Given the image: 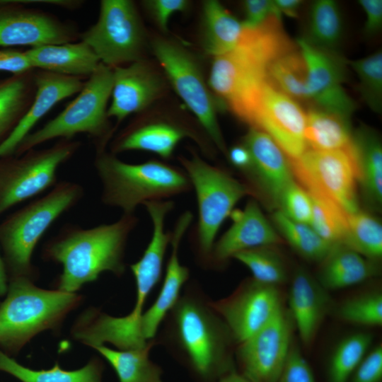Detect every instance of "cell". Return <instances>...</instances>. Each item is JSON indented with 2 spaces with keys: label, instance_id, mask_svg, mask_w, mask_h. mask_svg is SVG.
<instances>
[{
  "label": "cell",
  "instance_id": "obj_1",
  "mask_svg": "<svg viewBox=\"0 0 382 382\" xmlns=\"http://www.w3.org/2000/svg\"><path fill=\"white\" fill-rule=\"evenodd\" d=\"M297 48L282 18L272 16L255 28L245 27L234 49L213 57L208 86L221 104L248 124L270 65Z\"/></svg>",
  "mask_w": 382,
  "mask_h": 382
},
{
  "label": "cell",
  "instance_id": "obj_10",
  "mask_svg": "<svg viewBox=\"0 0 382 382\" xmlns=\"http://www.w3.org/2000/svg\"><path fill=\"white\" fill-rule=\"evenodd\" d=\"M81 146L79 141L59 139L51 146L32 149L16 158H1L0 214L54 187L58 168Z\"/></svg>",
  "mask_w": 382,
  "mask_h": 382
},
{
  "label": "cell",
  "instance_id": "obj_51",
  "mask_svg": "<svg viewBox=\"0 0 382 382\" xmlns=\"http://www.w3.org/2000/svg\"><path fill=\"white\" fill-rule=\"evenodd\" d=\"M218 382H250L241 375L236 369H234L222 376Z\"/></svg>",
  "mask_w": 382,
  "mask_h": 382
},
{
  "label": "cell",
  "instance_id": "obj_46",
  "mask_svg": "<svg viewBox=\"0 0 382 382\" xmlns=\"http://www.w3.org/2000/svg\"><path fill=\"white\" fill-rule=\"evenodd\" d=\"M243 8L245 19L242 21L247 28H255L272 16L282 18L274 1L246 0L243 3Z\"/></svg>",
  "mask_w": 382,
  "mask_h": 382
},
{
  "label": "cell",
  "instance_id": "obj_12",
  "mask_svg": "<svg viewBox=\"0 0 382 382\" xmlns=\"http://www.w3.org/2000/svg\"><path fill=\"white\" fill-rule=\"evenodd\" d=\"M151 45L154 54L176 93L197 117L217 148L226 153L217 120L219 101L204 81L197 59L180 44L165 38H155Z\"/></svg>",
  "mask_w": 382,
  "mask_h": 382
},
{
  "label": "cell",
  "instance_id": "obj_48",
  "mask_svg": "<svg viewBox=\"0 0 382 382\" xmlns=\"http://www.w3.org/2000/svg\"><path fill=\"white\" fill-rule=\"evenodd\" d=\"M359 4L366 14L364 33L367 35L376 34L382 25V1L360 0Z\"/></svg>",
  "mask_w": 382,
  "mask_h": 382
},
{
  "label": "cell",
  "instance_id": "obj_24",
  "mask_svg": "<svg viewBox=\"0 0 382 382\" xmlns=\"http://www.w3.org/2000/svg\"><path fill=\"white\" fill-rule=\"evenodd\" d=\"M25 53L34 69L81 79L90 76L100 63L93 50L80 40L30 47Z\"/></svg>",
  "mask_w": 382,
  "mask_h": 382
},
{
  "label": "cell",
  "instance_id": "obj_39",
  "mask_svg": "<svg viewBox=\"0 0 382 382\" xmlns=\"http://www.w3.org/2000/svg\"><path fill=\"white\" fill-rule=\"evenodd\" d=\"M310 197L312 216L309 226L328 242L341 244L347 232L349 214L330 202Z\"/></svg>",
  "mask_w": 382,
  "mask_h": 382
},
{
  "label": "cell",
  "instance_id": "obj_19",
  "mask_svg": "<svg viewBox=\"0 0 382 382\" xmlns=\"http://www.w3.org/2000/svg\"><path fill=\"white\" fill-rule=\"evenodd\" d=\"M112 69V100L108 116L118 124L129 115L144 110L163 92L162 80L144 59Z\"/></svg>",
  "mask_w": 382,
  "mask_h": 382
},
{
  "label": "cell",
  "instance_id": "obj_13",
  "mask_svg": "<svg viewBox=\"0 0 382 382\" xmlns=\"http://www.w3.org/2000/svg\"><path fill=\"white\" fill-rule=\"evenodd\" d=\"M294 322L283 306L235 351L238 371L250 382H277L293 342Z\"/></svg>",
  "mask_w": 382,
  "mask_h": 382
},
{
  "label": "cell",
  "instance_id": "obj_31",
  "mask_svg": "<svg viewBox=\"0 0 382 382\" xmlns=\"http://www.w3.org/2000/svg\"><path fill=\"white\" fill-rule=\"evenodd\" d=\"M155 342L154 340L145 347L132 349L115 350L103 345L93 348L112 366L120 382H163L161 367L149 358Z\"/></svg>",
  "mask_w": 382,
  "mask_h": 382
},
{
  "label": "cell",
  "instance_id": "obj_33",
  "mask_svg": "<svg viewBox=\"0 0 382 382\" xmlns=\"http://www.w3.org/2000/svg\"><path fill=\"white\" fill-rule=\"evenodd\" d=\"M305 59L299 49L276 59L270 66L268 81L294 100H310Z\"/></svg>",
  "mask_w": 382,
  "mask_h": 382
},
{
  "label": "cell",
  "instance_id": "obj_3",
  "mask_svg": "<svg viewBox=\"0 0 382 382\" xmlns=\"http://www.w3.org/2000/svg\"><path fill=\"white\" fill-rule=\"evenodd\" d=\"M137 222L134 214H122L115 222L92 228L64 225L43 250L45 259L62 265L57 289L74 293L103 272L122 275L125 246Z\"/></svg>",
  "mask_w": 382,
  "mask_h": 382
},
{
  "label": "cell",
  "instance_id": "obj_14",
  "mask_svg": "<svg viewBox=\"0 0 382 382\" xmlns=\"http://www.w3.org/2000/svg\"><path fill=\"white\" fill-rule=\"evenodd\" d=\"M211 306L229 329L236 345L254 335L283 307L278 286L253 278L242 282L228 296Z\"/></svg>",
  "mask_w": 382,
  "mask_h": 382
},
{
  "label": "cell",
  "instance_id": "obj_2",
  "mask_svg": "<svg viewBox=\"0 0 382 382\" xmlns=\"http://www.w3.org/2000/svg\"><path fill=\"white\" fill-rule=\"evenodd\" d=\"M166 318L165 341L197 381L218 382L236 369L233 337L197 289L190 287L180 296Z\"/></svg>",
  "mask_w": 382,
  "mask_h": 382
},
{
  "label": "cell",
  "instance_id": "obj_17",
  "mask_svg": "<svg viewBox=\"0 0 382 382\" xmlns=\"http://www.w3.org/2000/svg\"><path fill=\"white\" fill-rule=\"evenodd\" d=\"M296 44L307 66V87L310 100L317 108L350 120L356 104L343 88V61L334 52L299 38Z\"/></svg>",
  "mask_w": 382,
  "mask_h": 382
},
{
  "label": "cell",
  "instance_id": "obj_23",
  "mask_svg": "<svg viewBox=\"0 0 382 382\" xmlns=\"http://www.w3.org/2000/svg\"><path fill=\"white\" fill-rule=\"evenodd\" d=\"M289 303V311L300 339L309 347L331 306L327 290L307 271L299 268L292 277Z\"/></svg>",
  "mask_w": 382,
  "mask_h": 382
},
{
  "label": "cell",
  "instance_id": "obj_25",
  "mask_svg": "<svg viewBox=\"0 0 382 382\" xmlns=\"http://www.w3.org/2000/svg\"><path fill=\"white\" fill-rule=\"evenodd\" d=\"M192 134L176 124L158 121L135 123L120 133L110 143V152L144 151L169 158L178 143Z\"/></svg>",
  "mask_w": 382,
  "mask_h": 382
},
{
  "label": "cell",
  "instance_id": "obj_9",
  "mask_svg": "<svg viewBox=\"0 0 382 382\" xmlns=\"http://www.w3.org/2000/svg\"><path fill=\"white\" fill-rule=\"evenodd\" d=\"M289 160L293 177L310 195L330 202L349 214L359 210L356 150L308 148L299 157Z\"/></svg>",
  "mask_w": 382,
  "mask_h": 382
},
{
  "label": "cell",
  "instance_id": "obj_11",
  "mask_svg": "<svg viewBox=\"0 0 382 382\" xmlns=\"http://www.w3.org/2000/svg\"><path fill=\"white\" fill-rule=\"evenodd\" d=\"M79 40L114 68L143 59L146 33L133 1L102 0L96 22L80 33Z\"/></svg>",
  "mask_w": 382,
  "mask_h": 382
},
{
  "label": "cell",
  "instance_id": "obj_16",
  "mask_svg": "<svg viewBox=\"0 0 382 382\" xmlns=\"http://www.w3.org/2000/svg\"><path fill=\"white\" fill-rule=\"evenodd\" d=\"M77 26L21 1H0V46L63 44L79 40Z\"/></svg>",
  "mask_w": 382,
  "mask_h": 382
},
{
  "label": "cell",
  "instance_id": "obj_21",
  "mask_svg": "<svg viewBox=\"0 0 382 382\" xmlns=\"http://www.w3.org/2000/svg\"><path fill=\"white\" fill-rule=\"evenodd\" d=\"M230 216L233 224L214 243L209 257L213 261L225 262L245 250L283 243L255 200H250L242 211L233 210Z\"/></svg>",
  "mask_w": 382,
  "mask_h": 382
},
{
  "label": "cell",
  "instance_id": "obj_4",
  "mask_svg": "<svg viewBox=\"0 0 382 382\" xmlns=\"http://www.w3.org/2000/svg\"><path fill=\"white\" fill-rule=\"evenodd\" d=\"M93 166L101 183L102 203L123 214H134L139 204L180 195L191 186L179 168L158 161L128 163L106 149L96 150Z\"/></svg>",
  "mask_w": 382,
  "mask_h": 382
},
{
  "label": "cell",
  "instance_id": "obj_30",
  "mask_svg": "<svg viewBox=\"0 0 382 382\" xmlns=\"http://www.w3.org/2000/svg\"><path fill=\"white\" fill-rule=\"evenodd\" d=\"M35 69L0 82V144L31 105L35 93Z\"/></svg>",
  "mask_w": 382,
  "mask_h": 382
},
{
  "label": "cell",
  "instance_id": "obj_49",
  "mask_svg": "<svg viewBox=\"0 0 382 382\" xmlns=\"http://www.w3.org/2000/svg\"><path fill=\"white\" fill-rule=\"evenodd\" d=\"M228 158L231 163L243 172L251 163L250 152L243 144L233 146L228 151Z\"/></svg>",
  "mask_w": 382,
  "mask_h": 382
},
{
  "label": "cell",
  "instance_id": "obj_6",
  "mask_svg": "<svg viewBox=\"0 0 382 382\" xmlns=\"http://www.w3.org/2000/svg\"><path fill=\"white\" fill-rule=\"evenodd\" d=\"M75 293L47 290L26 277H13L0 305V349L18 352L32 337L54 328L80 302Z\"/></svg>",
  "mask_w": 382,
  "mask_h": 382
},
{
  "label": "cell",
  "instance_id": "obj_15",
  "mask_svg": "<svg viewBox=\"0 0 382 382\" xmlns=\"http://www.w3.org/2000/svg\"><path fill=\"white\" fill-rule=\"evenodd\" d=\"M248 125L268 134L289 159L299 157L308 149L306 112L269 81L262 88Z\"/></svg>",
  "mask_w": 382,
  "mask_h": 382
},
{
  "label": "cell",
  "instance_id": "obj_36",
  "mask_svg": "<svg viewBox=\"0 0 382 382\" xmlns=\"http://www.w3.org/2000/svg\"><path fill=\"white\" fill-rule=\"evenodd\" d=\"M342 33V19L337 4L332 0L315 1L310 11V38L305 39L314 46L334 52Z\"/></svg>",
  "mask_w": 382,
  "mask_h": 382
},
{
  "label": "cell",
  "instance_id": "obj_41",
  "mask_svg": "<svg viewBox=\"0 0 382 382\" xmlns=\"http://www.w3.org/2000/svg\"><path fill=\"white\" fill-rule=\"evenodd\" d=\"M337 316L345 322L365 326L382 325V295L372 292L354 296L344 301Z\"/></svg>",
  "mask_w": 382,
  "mask_h": 382
},
{
  "label": "cell",
  "instance_id": "obj_44",
  "mask_svg": "<svg viewBox=\"0 0 382 382\" xmlns=\"http://www.w3.org/2000/svg\"><path fill=\"white\" fill-rule=\"evenodd\" d=\"M142 4L163 31L168 30V21L176 12L186 11L190 6L187 0H146Z\"/></svg>",
  "mask_w": 382,
  "mask_h": 382
},
{
  "label": "cell",
  "instance_id": "obj_43",
  "mask_svg": "<svg viewBox=\"0 0 382 382\" xmlns=\"http://www.w3.org/2000/svg\"><path fill=\"white\" fill-rule=\"evenodd\" d=\"M277 382H316L312 368L294 341Z\"/></svg>",
  "mask_w": 382,
  "mask_h": 382
},
{
  "label": "cell",
  "instance_id": "obj_29",
  "mask_svg": "<svg viewBox=\"0 0 382 382\" xmlns=\"http://www.w3.org/2000/svg\"><path fill=\"white\" fill-rule=\"evenodd\" d=\"M202 24L203 47L206 52L212 57L234 49L245 30L243 21L216 0L203 2Z\"/></svg>",
  "mask_w": 382,
  "mask_h": 382
},
{
  "label": "cell",
  "instance_id": "obj_35",
  "mask_svg": "<svg viewBox=\"0 0 382 382\" xmlns=\"http://www.w3.org/2000/svg\"><path fill=\"white\" fill-rule=\"evenodd\" d=\"M375 261L382 255V225L372 214L360 209L348 215L346 236L341 243Z\"/></svg>",
  "mask_w": 382,
  "mask_h": 382
},
{
  "label": "cell",
  "instance_id": "obj_52",
  "mask_svg": "<svg viewBox=\"0 0 382 382\" xmlns=\"http://www.w3.org/2000/svg\"><path fill=\"white\" fill-rule=\"evenodd\" d=\"M8 279L6 267L0 255V296L7 292Z\"/></svg>",
  "mask_w": 382,
  "mask_h": 382
},
{
  "label": "cell",
  "instance_id": "obj_40",
  "mask_svg": "<svg viewBox=\"0 0 382 382\" xmlns=\"http://www.w3.org/2000/svg\"><path fill=\"white\" fill-rule=\"evenodd\" d=\"M357 74L359 91L362 99L374 112H380L382 107V52L349 62Z\"/></svg>",
  "mask_w": 382,
  "mask_h": 382
},
{
  "label": "cell",
  "instance_id": "obj_45",
  "mask_svg": "<svg viewBox=\"0 0 382 382\" xmlns=\"http://www.w3.org/2000/svg\"><path fill=\"white\" fill-rule=\"evenodd\" d=\"M382 347L378 345L367 352L348 382H381Z\"/></svg>",
  "mask_w": 382,
  "mask_h": 382
},
{
  "label": "cell",
  "instance_id": "obj_32",
  "mask_svg": "<svg viewBox=\"0 0 382 382\" xmlns=\"http://www.w3.org/2000/svg\"><path fill=\"white\" fill-rule=\"evenodd\" d=\"M0 371L16 377L21 382H102L103 366L97 359L83 367L66 371L57 363L48 370H33L19 364L0 350Z\"/></svg>",
  "mask_w": 382,
  "mask_h": 382
},
{
  "label": "cell",
  "instance_id": "obj_37",
  "mask_svg": "<svg viewBox=\"0 0 382 382\" xmlns=\"http://www.w3.org/2000/svg\"><path fill=\"white\" fill-rule=\"evenodd\" d=\"M372 337L357 332L344 338L332 352L326 369V382H348L367 354Z\"/></svg>",
  "mask_w": 382,
  "mask_h": 382
},
{
  "label": "cell",
  "instance_id": "obj_7",
  "mask_svg": "<svg viewBox=\"0 0 382 382\" xmlns=\"http://www.w3.org/2000/svg\"><path fill=\"white\" fill-rule=\"evenodd\" d=\"M112 84V69L100 62L76 97L55 117L28 134L14 154L20 156L54 139H72L78 134L88 135L96 150L106 149L114 132L108 116Z\"/></svg>",
  "mask_w": 382,
  "mask_h": 382
},
{
  "label": "cell",
  "instance_id": "obj_47",
  "mask_svg": "<svg viewBox=\"0 0 382 382\" xmlns=\"http://www.w3.org/2000/svg\"><path fill=\"white\" fill-rule=\"evenodd\" d=\"M34 69L25 51L0 50V71L21 74Z\"/></svg>",
  "mask_w": 382,
  "mask_h": 382
},
{
  "label": "cell",
  "instance_id": "obj_42",
  "mask_svg": "<svg viewBox=\"0 0 382 382\" xmlns=\"http://www.w3.org/2000/svg\"><path fill=\"white\" fill-rule=\"evenodd\" d=\"M277 207L279 211L291 220L310 224L312 216L311 197L295 180L291 181L284 190Z\"/></svg>",
  "mask_w": 382,
  "mask_h": 382
},
{
  "label": "cell",
  "instance_id": "obj_18",
  "mask_svg": "<svg viewBox=\"0 0 382 382\" xmlns=\"http://www.w3.org/2000/svg\"><path fill=\"white\" fill-rule=\"evenodd\" d=\"M243 144L251 157L243 173L270 203L277 206L281 194L294 180L289 158L268 134L257 129L250 128Z\"/></svg>",
  "mask_w": 382,
  "mask_h": 382
},
{
  "label": "cell",
  "instance_id": "obj_8",
  "mask_svg": "<svg viewBox=\"0 0 382 382\" xmlns=\"http://www.w3.org/2000/svg\"><path fill=\"white\" fill-rule=\"evenodd\" d=\"M179 160L196 193L198 248L203 256L209 258L224 221L230 216L237 202L251 192L246 185L197 155L180 157Z\"/></svg>",
  "mask_w": 382,
  "mask_h": 382
},
{
  "label": "cell",
  "instance_id": "obj_22",
  "mask_svg": "<svg viewBox=\"0 0 382 382\" xmlns=\"http://www.w3.org/2000/svg\"><path fill=\"white\" fill-rule=\"evenodd\" d=\"M192 217V213L185 212L178 219L172 234L171 254L162 287L154 303L144 311L139 320L140 335L146 342L156 339L160 325L177 303L180 290L189 277L188 269L180 262L178 249Z\"/></svg>",
  "mask_w": 382,
  "mask_h": 382
},
{
  "label": "cell",
  "instance_id": "obj_38",
  "mask_svg": "<svg viewBox=\"0 0 382 382\" xmlns=\"http://www.w3.org/2000/svg\"><path fill=\"white\" fill-rule=\"evenodd\" d=\"M271 247L245 250L233 257L245 265L256 281L278 286L286 281L287 272L282 257Z\"/></svg>",
  "mask_w": 382,
  "mask_h": 382
},
{
  "label": "cell",
  "instance_id": "obj_28",
  "mask_svg": "<svg viewBox=\"0 0 382 382\" xmlns=\"http://www.w3.org/2000/svg\"><path fill=\"white\" fill-rule=\"evenodd\" d=\"M359 179L366 202L375 209L382 203V146L373 129L360 127L353 133Z\"/></svg>",
  "mask_w": 382,
  "mask_h": 382
},
{
  "label": "cell",
  "instance_id": "obj_20",
  "mask_svg": "<svg viewBox=\"0 0 382 382\" xmlns=\"http://www.w3.org/2000/svg\"><path fill=\"white\" fill-rule=\"evenodd\" d=\"M35 93L31 105L18 124L0 144V158L12 156L35 125L58 103L83 88L81 78L35 69Z\"/></svg>",
  "mask_w": 382,
  "mask_h": 382
},
{
  "label": "cell",
  "instance_id": "obj_50",
  "mask_svg": "<svg viewBox=\"0 0 382 382\" xmlns=\"http://www.w3.org/2000/svg\"><path fill=\"white\" fill-rule=\"evenodd\" d=\"M274 3L281 15L296 18L302 4L299 0H275Z\"/></svg>",
  "mask_w": 382,
  "mask_h": 382
},
{
  "label": "cell",
  "instance_id": "obj_26",
  "mask_svg": "<svg viewBox=\"0 0 382 382\" xmlns=\"http://www.w3.org/2000/svg\"><path fill=\"white\" fill-rule=\"evenodd\" d=\"M320 262L317 280L327 291L358 284L377 272L374 261L340 243L335 244Z\"/></svg>",
  "mask_w": 382,
  "mask_h": 382
},
{
  "label": "cell",
  "instance_id": "obj_34",
  "mask_svg": "<svg viewBox=\"0 0 382 382\" xmlns=\"http://www.w3.org/2000/svg\"><path fill=\"white\" fill-rule=\"evenodd\" d=\"M272 218L284 239L308 260L320 262L335 245L322 238L309 225L294 221L279 210Z\"/></svg>",
  "mask_w": 382,
  "mask_h": 382
},
{
  "label": "cell",
  "instance_id": "obj_27",
  "mask_svg": "<svg viewBox=\"0 0 382 382\" xmlns=\"http://www.w3.org/2000/svg\"><path fill=\"white\" fill-rule=\"evenodd\" d=\"M305 139L308 148L316 150H356L350 120L317 107L306 112Z\"/></svg>",
  "mask_w": 382,
  "mask_h": 382
},
{
  "label": "cell",
  "instance_id": "obj_5",
  "mask_svg": "<svg viewBox=\"0 0 382 382\" xmlns=\"http://www.w3.org/2000/svg\"><path fill=\"white\" fill-rule=\"evenodd\" d=\"M84 194L81 185L60 181L47 194L18 209L0 224L2 259L11 277L31 279L35 272L32 255L37 243L51 225L74 207Z\"/></svg>",
  "mask_w": 382,
  "mask_h": 382
}]
</instances>
